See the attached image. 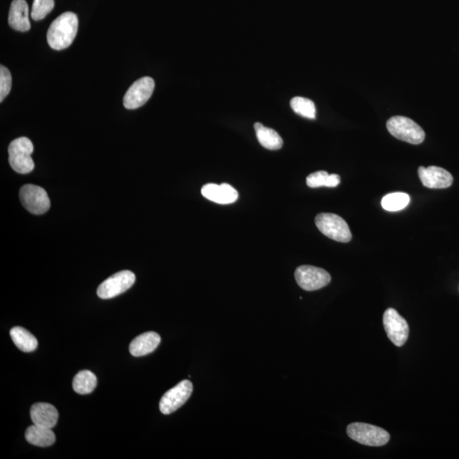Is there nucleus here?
<instances>
[{"instance_id": "f257e3e1", "label": "nucleus", "mask_w": 459, "mask_h": 459, "mask_svg": "<svg viewBox=\"0 0 459 459\" xmlns=\"http://www.w3.org/2000/svg\"><path fill=\"white\" fill-rule=\"evenodd\" d=\"M78 28L76 15L74 12H65L51 24L47 32V42L53 50H65L74 42Z\"/></svg>"}, {"instance_id": "f03ea898", "label": "nucleus", "mask_w": 459, "mask_h": 459, "mask_svg": "<svg viewBox=\"0 0 459 459\" xmlns=\"http://www.w3.org/2000/svg\"><path fill=\"white\" fill-rule=\"evenodd\" d=\"M9 163L18 174L26 175L34 171V163L32 159L34 145L27 137H20L10 144Z\"/></svg>"}, {"instance_id": "7ed1b4c3", "label": "nucleus", "mask_w": 459, "mask_h": 459, "mask_svg": "<svg viewBox=\"0 0 459 459\" xmlns=\"http://www.w3.org/2000/svg\"><path fill=\"white\" fill-rule=\"evenodd\" d=\"M387 130L402 142L418 145L424 142L425 133L413 120L404 116H394L388 120Z\"/></svg>"}, {"instance_id": "20e7f679", "label": "nucleus", "mask_w": 459, "mask_h": 459, "mask_svg": "<svg viewBox=\"0 0 459 459\" xmlns=\"http://www.w3.org/2000/svg\"><path fill=\"white\" fill-rule=\"evenodd\" d=\"M318 230L324 235L340 243H348L352 239V232L346 221L334 213H323L315 220Z\"/></svg>"}, {"instance_id": "39448f33", "label": "nucleus", "mask_w": 459, "mask_h": 459, "mask_svg": "<svg viewBox=\"0 0 459 459\" xmlns=\"http://www.w3.org/2000/svg\"><path fill=\"white\" fill-rule=\"evenodd\" d=\"M348 436L360 444L382 446L387 444L390 434L384 429L364 423H353L347 427Z\"/></svg>"}, {"instance_id": "423d86ee", "label": "nucleus", "mask_w": 459, "mask_h": 459, "mask_svg": "<svg viewBox=\"0 0 459 459\" xmlns=\"http://www.w3.org/2000/svg\"><path fill=\"white\" fill-rule=\"evenodd\" d=\"M295 277L298 285L305 291H316L326 287L331 281V276L327 271L312 265L298 267Z\"/></svg>"}, {"instance_id": "0eeeda50", "label": "nucleus", "mask_w": 459, "mask_h": 459, "mask_svg": "<svg viewBox=\"0 0 459 459\" xmlns=\"http://www.w3.org/2000/svg\"><path fill=\"white\" fill-rule=\"evenodd\" d=\"M135 281V275L132 272H117L99 286L98 295L102 300L112 299L126 292L134 285Z\"/></svg>"}, {"instance_id": "6e6552de", "label": "nucleus", "mask_w": 459, "mask_h": 459, "mask_svg": "<svg viewBox=\"0 0 459 459\" xmlns=\"http://www.w3.org/2000/svg\"><path fill=\"white\" fill-rule=\"evenodd\" d=\"M382 324L390 341L397 347L404 345L408 339L409 327L408 323L396 310H386Z\"/></svg>"}, {"instance_id": "1a4fd4ad", "label": "nucleus", "mask_w": 459, "mask_h": 459, "mask_svg": "<svg viewBox=\"0 0 459 459\" xmlns=\"http://www.w3.org/2000/svg\"><path fill=\"white\" fill-rule=\"evenodd\" d=\"M193 390L191 381L183 380L165 393L159 402L161 413L168 415L181 408L190 398Z\"/></svg>"}, {"instance_id": "9d476101", "label": "nucleus", "mask_w": 459, "mask_h": 459, "mask_svg": "<svg viewBox=\"0 0 459 459\" xmlns=\"http://www.w3.org/2000/svg\"><path fill=\"white\" fill-rule=\"evenodd\" d=\"M20 199L27 211L34 215H43L51 208V201L46 191L34 185L22 187L20 190Z\"/></svg>"}, {"instance_id": "9b49d317", "label": "nucleus", "mask_w": 459, "mask_h": 459, "mask_svg": "<svg viewBox=\"0 0 459 459\" xmlns=\"http://www.w3.org/2000/svg\"><path fill=\"white\" fill-rule=\"evenodd\" d=\"M154 88V80L150 76H144V78L136 80L124 95V107L132 110L142 107L151 98Z\"/></svg>"}, {"instance_id": "f8f14e48", "label": "nucleus", "mask_w": 459, "mask_h": 459, "mask_svg": "<svg viewBox=\"0 0 459 459\" xmlns=\"http://www.w3.org/2000/svg\"><path fill=\"white\" fill-rule=\"evenodd\" d=\"M418 176L422 184L430 189L448 188L453 182V176L448 171L437 166L420 167Z\"/></svg>"}, {"instance_id": "ddd939ff", "label": "nucleus", "mask_w": 459, "mask_h": 459, "mask_svg": "<svg viewBox=\"0 0 459 459\" xmlns=\"http://www.w3.org/2000/svg\"><path fill=\"white\" fill-rule=\"evenodd\" d=\"M201 192L205 199L219 204H231L239 199V192L231 185L227 183L205 185Z\"/></svg>"}, {"instance_id": "4468645a", "label": "nucleus", "mask_w": 459, "mask_h": 459, "mask_svg": "<svg viewBox=\"0 0 459 459\" xmlns=\"http://www.w3.org/2000/svg\"><path fill=\"white\" fill-rule=\"evenodd\" d=\"M30 414L34 425L49 429L55 426L59 418L58 409L53 405L44 402L32 406Z\"/></svg>"}, {"instance_id": "2eb2a0df", "label": "nucleus", "mask_w": 459, "mask_h": 459, "mask_svg": "<svg viewBox=\"0 0 459 459\" xmlns=\"http://www.w3.org/2000/svg\"><path fill=\"white\" fill-rule=\"evenodd\" d=\"M9 25L15 31L30 29L29 8L26 0H13L9 12Z\"/></svg>"}, {"instance_id": "dca6fc26", "label": "nucleus", "mask_w": 459, "mask_h": 459, "mask_svg": "<svg viewBox=\"0 0 459 459\" xmlns=\"http://www.w3.org/2000/svg\"><path fill=\"white\" fill-rule=\"evenodd\" d=\"M161 337L155 332L140 334L131 341L130 352L133 357H140L148 355L158 348Z\"/></svg>"}, {"instance_id": "f3484780", "label": "nucleus", "mask_w": 459, "mask_h": 459, "mask_svg": "<svg viewBox=\"0 0 459 459\" xmlns=\"http://www.w3.org/2000/svg\"><path fill=\"white\" fill-rule=\"evenodd\" d=\"M26 440L32 445L47 448L53 445L55 441V433L51 429L44 428L36 425L28 427L26 434Z\"/></svg>"}, {"instance_id": "a211bd4d", "label": "nucleus", "mask_w": 459, "mask_h": 459, "mask_svg": "<svg viewBox=\"0 0 459 459\" xmlns=\"http://www.w3.org/2000/svg\"><path fill=\"white\" fill-rule=\"evenodd\" d=\"M255 130L258 140L261 146L269 150H279L284 145V140L279 135V133L272 130V128H267L262 124L255 123Z\"/></svg>"}, {"instance_id": "6ab92c4d", "label": "nucleus", "mask_w": 459, "mask_h": 459, "mask_svg": "<svg viewBox=\"0 0 459 459\" xmlns=\"http://www.w3.org/2000/svg\"><path fill=\"white\" fill-rule=\"evenodd\" d=\"M10 334L14 344L23 352H33L38 348V340L27 329L14 327L11 328Z\"/></svg>"}, {"instance_id": "aec40b11", "label": "nucleus", "mask_w": 459, "mask_h": 459, "mask_svg": "<svg viewBox=\"0 0 459 459\" xmlns=\"http://www.w3.org/2000/svg\"><path fill=\"white\" fill-rule=\"evenodd\" d=\"M98 385V378L88 370H84L76 374L72 382L74 392L80 394H90Z\"/></svg>"}, {"instance_id": "412c9836", "label": "nucleus", "mask_w": 459, "mask_h": 459, "mask_svg": "<svg viewBox=\"0 0 459 459\" xmlns=\"http://www.w3.org/2000/svg\"><path fill=\"white\" fill-rule=\"evenodd\" d=\"M306 184L311 188L336 187L340 184V177L335 174L329 175L326 171H317L308 175Z\"/></svg>"}, {"instance_id": "4be33fe9", "label": "nucleus", "mask_w": 459, "mask_h": 459, "mask_svg": "<svg viewBox=\"0 0 459 459\" xmlns=\"http://www.w3.org/2000/svg\"><path fill=\"white\" fill-rule=\"evenodd\" d=\"M410 203V197L404 192H394L382 197V207L385 211L396 212L402 211Z\"/></svg>"}, {"instance_id": "5701e85b", "label": "nucleus", "mask_w": 459, "mask_h": 459, "mask_svg": "<svg viewBox=\"0 0 459 459\" xmlns=\"http://www.w3.org/2000/svg\"><path fill=\"white\" fill-rule=\"evenodd\" d=\"M290 105L295 114L310 119L316 118V107L312 100L297 96L291 100Z\"/></svg>"}, {"instance_id": "b1692460", "label": "nucleus", "mask_w": 459, "mask_h": 459, "mask_svg": "<svg viewBox=\"0 0 459 459\" xmlns=\"http://www.w3.org/2000/svg\"><path fill=\"white\" fill-rule=\"evenodd\" d=\"M54 0H34L32 7L31 18L34 21H40L54 9Z\"/></svg>"}, {"instance_id": "393cba45", "label": "nucleus", "mask_w": 459, "mask_h": 459, "mask_svg": "<svg viewBox=\"0 0 459 459\" xmlns=\"http://www.w3.org/2000/svg\"><path fill=\"white\" fill-rule=\"evenodd\" d=\"M11 74L9 69L3 65L0 67V102L9 95L11 90Z\"/></svg>"}]
</instances>
